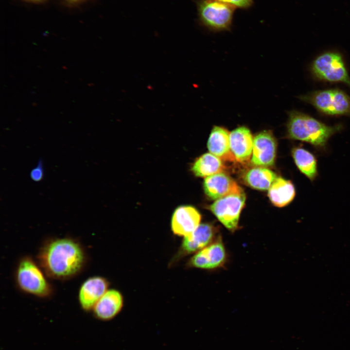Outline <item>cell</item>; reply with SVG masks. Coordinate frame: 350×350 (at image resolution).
<instances>
[{
  "label": "cell",
  "mask_w": 350,
  "mask_h": 350,
  "mask_svg": "<svg viewBox=\"0 0 350 350\" xmlns=\"http://www.w3.org/2000/svg\"><path fill=\"white\" fill-rule=\"evenodd\" d=\"M36 259L48 278L59 280H68L79 275L88 261L82 243L70 237L47 239L40 247Z\"/></svg>",
  "instance_id": "obj_1"
},
{
  "label": "cell",
  "mask_w": 350,
  "mask_h": 350,
  "mask_svg": "<svg viewBox=\"0 0 350 350\" xmlns=\"http://www.w3.org/2000/svg\"><path fill=\"white\" fill-rule=\"evenodd\" d=\"M288 115L286 137L307 142L318 150L325 149L329 139L343 128L342 124L328 125L298 110H291Z\"/></svg>",
  "instance_id": "obj_2"
},
{
  "label": "cell",
  "mask_w": 350,
  "mask_h": 350,
  "mask_svg": "<svg viewBox=\"0 0 350 350\" xmlns=\"http://www.w3.org/2000/svg\"><path fill=\"white\" fill-rule=\"evenodd\" d=\"M47 277L32 257L25 256L18 262L15 280L17 286L23 293L41 298H50L53 289Z\"/></svg>",
  "instance_id": "obj_3"
},
{
  "label": "cell",
  "mask_w": 350,
  "mask_h": 350,
  "mask_svg": "<svg viewBox=\"0 0 350 350\" xmlns=\"http://www.w3.org/2000/svg\"><path fill=\"white\" fill-rule=\"evenodd\" d=\"M299 98L324 115L350 117V96L339 88L315 90L302 95Z\"/></svg>",
  "instance_id": "obj_4"
},
{
  "label": "cell",
  "mask_w": 350,
  "mask_h": 350,
  "mask_svg": "<svg viewBox=\"0 0 350 350\" xmlns=\"http://www.w3.org/2000/svg\"><path fill=\"white\" fill-rule=\"evenodd\" d=\"M196 5L198 19L203 26L213 32L230 30L235 7L216 0H198Z\"/></svg>",
  "instance_id": "obj_5"
},
{
  "label": "cell",
  "mask_w": 350,
  "mask_h": 350,
  "mask_svg": "<svg viewBox=\"0 0 350 350\" xmlns=\"http://www.w3.org/2000/svg\"><path fill=\"white\" fill-rule=\"evenodd\" d=\"M311 70L318 80L343 83L350 88V77L342 55L337 52H327L317 56Z\"/></svg>",
  "instance_id": "obj_6"
},
{
  "label": "cell",
  "mask_w": 350,
  "mask_h": 350,
  "mask_svg": "<svg viewBox=\"0 0 350 350\" xmlns=\"http://www.w3.org/2000/svg\"><path fill=\"white\" fill-rule=\"evenodd\" d=\"M245 201L244 192L232 194L216 200L209 207L218 220L227 229L233 232L238 228Z\"/></svg>",
  "instance_id": "obj_7"
},
{
  "label": "cell",
  "mask_w": 350,
  "mask_h": 350,
  "mask_svg": "<svg viewBox=\"0 0 350 350\" xmlns=\"http://www.w3.org/2000/svg\"><path fill=\"white\" fill-rule=\"evenodd\" d=\"M277 142L273 133L263 130L254 138L252 163L256 166L268 167L275 162Z\"/></svg>",
  "instance_id": "obj_8"
},
{
  "label": "cell",
  "mask_w": 350,
  "mask_h": 350,
  "mask_svg": "<svg viewBox=\"0 0 350 350\" xmlns=\"http://www.w3.org/2000/svg\"><path fill=\"white\" fill-rule=\"evenodd\" d=\"M108 285L107 280L101 276H92L85 280L78 293V300L81 308L86 312L92 311L108 290Z\"/></svg>",
  "instance_id": "obj_9"
},
{
  "label": "cell",
  "mask_w": 350,
  "mask_h": 350,
  "mask_svg": "<svg viewBox=\"0 0 350 350\" xmlns=\"http://www.w3.org/2000/svg\"><path fill=\"white\" fill-rule=\"evenodd\" d=\"M217 229L208 223L200 224L190 235L184 237L178 256L196 253L214 241Z\"/></svg>",
  "instance_id": "obj_10"
},
{
  "label": "cell",
  "mask_w": 350,
  "mask_h": 350,
  "mask_svg": "<svg viewBox=\"0 0 350 350\" xmlns=\"http://www.w3.org/2000/svg\"><path fill=\"white\" fill-rule=\"evenodd\" d=\"M226 252L220 239L196 252L191 259L190 265L193 267L212 269L221 266L226 261Z\"/></svg>",
  "instance_id": "obj_11"
},
{
  "label": "cell",
  "mask_w": 350,
  "mask_h": 350,
  "mask_svg": "<svg viewBox=\"0 0 350 350\" xmlns=\"http://www.w3.org/2000/svg\"><path fill=\"white\" fill-rule=\"evenodd\" d=\"M206 194L212 200L244 192L236 182L225 173L216 174L207 177L203 183Z\"/></svg>",
  "instance_id": "obj_12"
},
{
  "label": "cell",
  "mask_w": 350,
  "mask_h": 350,
  "mask_svg": "<svg viewBox=\"0 0 350 350\" xmlns=\"http://www.w3.org/2000/svg\"><path fill=\"white\" fill-rule=\"evenodd\" d=\"M201 215L194 207L182 206L175 210L171 228L175 235L186 237L191 234L200 225Z\"/></svg>",
  "instance_id": "obj_13"
},
{
  "label": "cell",
  "mask_w": 350,
  "mask_h": 350,
  "mask_svg": "<svg viewBox=\"0 0 350 350\" xmlns=\"http://www.w3.org/2000/svg\"><path fill=\"white\" fill-rule=\"evenodd\" d=\"M254 138L249 129L245 126L238 127L230 133V145L236 161L248 163L251 157Z\"/></svg>",
  "instance_id": "obj_14"
},
{
  "label": "cell",
  "mask_w": 350,
  "mask_h": 350,
  "mask_svg": "<svg viewBox=\"0 0 350 350\" xmlns=\"http://www.w3.org/2000/svg\"><path fill=\"white\" fill-rule=\"evenodd\" d=\"M123 306V298L115 289H108L94 305L92 311L98 319L107 321L113 319Z\"/></svg>",
  "instance_id": "obj_15"
},
{
  "label": "cell",
  "mask_w": 350,
  "mask_h": 350,
  "mask_svg": "<svg viewBox=\"0 0 350 350\" xmlns=\"http://www.w3.org/2000/svg\"><path fill=\"white\" fill-rule=\"evenodd\" d=\"M208 148L222 161H236L230 148V133L222 126H213L208 139Z\"/></svg>",
  "instance_id": "obj_16"
},
{
  "label": "cell",
  "mask_w": 350,
  "mask_h": 350,
  "mask_svg": "<svg viewBox=\"0 0 350 350\" xmlns=\"http://www.w3.org/2000/svg\"><path fill=\"white\" fill-rule=\"evenodd\" d=\"M268 196L272 203L278 207L289 204L296 196V190L293 183L281 177H277L268 189Z\"/></svg>",
  "instance_id": "obj_17"
},
{
  "label": "cell",
  "mask_w": 350,
  "mask_h": 350,
  "mask_svg": "<svg viewBox=\"0 0 350 350\" xmlns=\"http://www.w3.org/2000/svg\"><path fill=\"white\" fill-rule=\"evenodd\" d=\"M291 154L299 171L310 181L315 180L318 176L317 160L315 155L300 146L294 147Z\"/></svg>",
  "instance_id": "obj_18"
},
{
  "label": "cell",
  "mask_w": 350,
  "mask_h": 350,
  "mask_svg": "<svg viewBox=\"0 0 350 350\" xmlns=\"http://www.w3.org/2000/svg\"><path fill=\"white\" fill-rule=\"evenodd\" d=\"M227 168L219 158L211 153H206L199 157L192 167L193 174L199 177L209 176L224 173Z\"/></svg>",
  "instance_id": "obj_19"
},
{
  "label": "cell",
  "mask_w": 350,
  "mask_h": 350,
  "mask_svg": "<svg viewBox=\"0 0 350 350\" xmlns=\"http://www.w3.org/2000/svg\"><path fill=\"white\" fill-rule=\"evenodd\" d=\"M277 177L276 174L269 169L258 167L247 171L243 179L250 187L263 191L269 189Z\"/></svg>",
  "instance_id": "obj_20"
},
{
  "label": "cell",
  "mask_w": 350,
  "mask_h": 350,
  "mask_svg": "<svg viewBox=\"0 0 350 350\" xmlns=\"http://www.w3.org/2000/svg\"><path fill=\"white\" fill-rule=\"evenodd\" d=\"M230 5L236 8L246 9L253 4V0H216Z\"/></svg>",
  "instance_id": "obj_21"
},
{
  "label": "cell",
  "mask_w": 350,
  "mask_h": 350,
  "mask_svg": "<svg viewBox=\"0 0 350 350\" xmlns=\"http://www.w3.org/2000/svg\"><path fill=\"white\" fill-rule=\"evenodd\" d=\"M30 177L35 181H39L43 177V168L41 160H39L37 165L30 173Z\"/></svg>",
  "instance_id": "obj_22"
},
{
  "label": "cell",
  "mask_w": 350,
  "mask_h": 350,
  "mask_svg": "<svg viewBox=\"0 0 350 350\" xmlns=\"http://www.w3.org/2000/svg\"><path fill=\"white\" fill-rule=\"evenodd\" d=\"M87 0H64L66 4L69 6L78 5Z\"/></svg>",
  "instance_id": "obj_23"
},
{
  "label": "cell",
  "mask_w": 350,
  "mask_h": 350,
  "mask_svg": "<svg viewBox=\"0 0 350 350\" xmlns=\"http://www.w3.org/2000/svg\"><path fill=\"white\" fill-rule=\"evenodd\" d=\"M25 1L28 2H31V3H40L44 2V1H46V0H23Z\"/></svg>",
  "instance_id": "obj_24"
}]
</instances>
